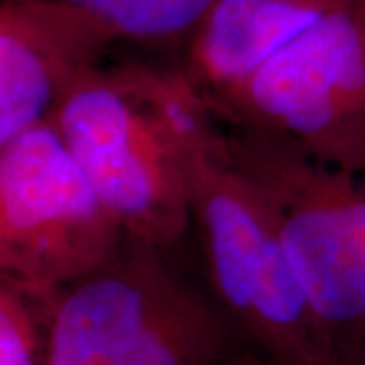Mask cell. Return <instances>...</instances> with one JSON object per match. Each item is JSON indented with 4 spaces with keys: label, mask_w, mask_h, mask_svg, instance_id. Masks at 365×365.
Here are the masks:
<instances>
[{
    "label": "cell",
    "mask_w": 365,
    "mask_h": 365,
    "mask_svg": "<svg viewBox=\"0 0 365 365\" xmlns=\"http://www.w3.org/2000/svg\"><path fill=\"white\" fill-rule=\"evenodd\" d=\"M211 116L181 66L124 61L93 69L51 120L126 234L170 254L193 227L185 150Z\"/></svg>",
    "instance_id": "1"
},
{
    "label": "cell",
    "mask_w": 365,
    "mask_h": 365,
    "mask_svg": "<svg viewBox=\"0 0 365 365\" xmlns=\"http://www.w3.org/2000/svg\"><path fill=\"white\" fill-rule=\"evenodd\" d=\"M185 173L213 299L252 351L280 365H335L272 207L235 167L217 116L191 136Z\"/></svg>",
    "instance_id": "2"
},
{
    "label": "cell",
    "mask_w": 365,
    "mask_h": 365,
    "mask_svg": "<svg viewBox=\"0 0 365 365\" xmlns=\"http://www.w3.org/2000/svg\"><path fill=\"white\" fill-rule=\"evenodd\" d=\"M237 335L165 250L132 235L49 304L51 365H237L250 353L234 351Z\"/></svg>",
    "instance_id": "3"
},
{
    "label": "cell",
    "mask_w": 365,
    "mask_h": 365,
    "mask_svg": "<svg viewBox=\"0 0 365 365\" xmlns=\"http://www.w3.org/2000/svg\"><path fill=\"white\" fill-rule=\"evenodd\" d=\"M235 167L268 199L335 365H365V182L284 134L225 126Z\"/></svg>",
    "instance_id": "4"
},
{
    "label": "cell",
    "mask_w": 365,
    "mask_h": 365,
    "mask_svg": "<svg viewBox=\"0 0 365 365\" xmlns=\"http://www.w3.org/2000/svg\"><path fill=\"white\" fill-rule=\"evenodd\" d=\"M126 237L51 118L0 148V278L51 302Z\"/></svg>",
    "instance_id": "5"
},
{
    "label": "cell",
    "mask_w": 365,
    "mask_h": 365,
    "mask_svg": "<svg viewBox=\"0 0 365 365\" xmlns=\"http://www.w3.org/2000/svg\"><path fill=\"white\" fill-rule=\"evenodd\" d=\"M223 126L284 134L365 182V9L347 0L213 108Z\"/></svg>",
    "instance_id": "6"
},
{
    "label": "cell",
    "mask_w": 365,
    "mask_h": 365,
    "mask_svg": "<svg viewBox=\"0 0 365 365\" xmlns=\"http://www.w3.org/2000/svg\"><path fill=\"white\" fill-rule=\"evenodd\" d=\"M118 37L67 0L0 4V148L49 120Z\"/></svg>",
    "instance_id": "7"
},
{
    "label": "cell",
    "mask_w": 365,
    "mask_h": 365,
    "mask_svg": "<svg viewBox=\"0 0 365 365\" xmlns=\"http://www.w3.org/2000/svg\"><path fill=\"white\" fill-rule=\"evenodd\" d=\"M347 0H217L185 47L182 73L213 110L292 39Z\"/></svg>",
    "instance_id": "8"
},
{
    "label": "cell",
    "mask_w": 365,
    "mask_h": 365,
    "mask_svg": "<svg viewBox=\"0 0 365 365\" xmlns=\"http://www.w3.org/2000/svg\"><path fill=\"white\" fill-rule=\"evenodd\" d=\"M96 14L118 39L182 45L193 39L217 0H67Z\"/></svg>",
    "instance_id": "9"
},
{
    "label": "cell",
    "mask_w": 365,
    "mask_h": 365,
    "mask_svg": "<svg viewBox=\"0 0 365 365\" xmlns=\"http://www.w3.org/2000/svg\"><path fill=\"white\" fill-rule=\"evenodd\" d=\"M49 304L0 278V365H51Z\"/></svg>",
    "instance_id": "10"
},
{
    "label": "cell",
    "mask_w": 365,
    "mask_h": 365,
    "mask_svg": "<svg viewBox=\"0 0 365 365\" xmlns=\"http://www.w3.org/2000/svg\"><path fill=\"white\" fill-rule=\"evenodd\" d=\"M237 365H258L256 364V353H252V351L246 353V355H244V359H242Z\"/></svg>",
    "instance_id": "11"
},
{
    "label": "cell",
    "mask_w": 365,
    "mask_h": 365,
    "mask_svg": "<svg viewBox=\"0 0 365 365\" xmlns=\"http://www.w3.org/2000/svg\"><path fill=\"white\" fill-rule=\"evenodd\" d=\"M256 364L258 365H280V364H274V361H268V359H264L260 355H256Z\"/></svg>",
    "instance_id": "12"
},
{
    "label": "cell",
    "mask_w": 365,
    "mask_h": 365,
    "mask_svg": "<svg viewBox=\"0 0 365 365\" xmlns=\"http://www.w3.org/2000/svg\"><path fill=\"white\" fill-rule=\"evenodd\" d=\"M361 2H364V9H365V0H361Z\"/></svg>",
    "instance_id": "13"
}]
</instances>
